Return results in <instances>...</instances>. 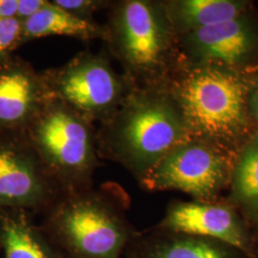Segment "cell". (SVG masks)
Listing matches in <instances>:
<instances>
[{"label":"cell","instance_id":"8fae6325","mask_svg":"<svg viewBox=\"0 0 258 258\" xmlns=\"http://www.w3.org/2000/svg\"><path fill=\"white\" fill-rule=\"evenodd\" d=\"M52 98L42 73L20 56L0 63V132H24Z\"/></svg>","mask_w":258,"mask_h":258},{"label":"cell","instance_id":"2e32d148","mask_svg":"<svg viewBox=\"0 0 258 258\" xmlns=\"http://www.w3.org/2000/svg\"><path fill=\"white\" fill-rule=\"evenodd\" d=\"M229 190L225 200L258 232V131L237 153Z\"/></svg>","mask_w":258,"mask_h":258},{"label":"cell","instance_id":"277c9868","mask_svg":"<svg viewBox=\"0 0 258 258\" xmlns=\"http://www.w3.org/2000/svg\"><path fill=\"white\" fill-rule=\"evenodd\" d=\"M104 42L137 86L165 83L181 61L164 0L112 1Z\"/></svg>","mask_w":258,"mask_h":258},{"label":"cell","instance_id":"9c48e42d","mask_svg":"<svg viewBox=\"0 0 258 258\" xmlns=\"http://www.w3.org/2000/svg\"><path fill=\"white\" fill-rule=\"evenodd\" d=\"M181 59L237 70L258 68V10L251 6L233 19L179 36Z\"/></svg>","mask_w":258,"mask_h":258},{"label":"cell","instance_id":"d6986e66","mask_svg":"<svg viewBox=\"0 0 258 258\" xmlns=\"http://www.w3.org/2000/svg\"><path fill=\"white\" fill-rule=\"evenodd\" d=\"M249 118L255 131H258V68L250 76L248 91Z\"/></svg>","mask_w":258,"mask_h":258},{"label":"cell","instance_id":"9a60e30c","mask_svg":"<svg viewBox=\"0 0 258 258\" xmlns=\"http://www.w3.org/2000/svg\"><path fill=\"white\" fill-rule=\"evenodd\" d=\"M53 36L73 37L83 41H104L106 31L105 26L96 20L79 19L49 1L44 9L22 22L21 42L25 44L34 39Z\"/></svg>","mask_w":258,"mask_h":258},{"label":"cell","instance_id":"30bf717a","mask_svg":"<svg viewBox=\"0 0 258 258\" xmlns=\"http://www.w3.org/2000/svg\"><path fill=\"white\" fill-rule=\"evenodd\" d=\"M154 228L218 240L251 258L257 256V231L225 199L215 202L173 200Z\"/></svg>","mask_w":258,"mask_h":258},{"label":"cell","instance_id":"6da1fadb","mask_svg":"<svg viewBox=\"0 0 258 258\" xmlns=\"http://www.w3.org/2000/svg\"><path fill=\"white\" fill-rule=\"evenodd\" d=\"M254 70L181 59L165 84L183 113L191 138L237 155L255 132L248 108Z\"/></svg>","mask_w":258,"mask_h":258},{"label":"cell","instance_id":"e0dca14e","mask_svg":"<svg viewBox=\"0 0 258 258\" xmlns=\"http://www.w3.org/2000/svg\"><path fill=\"white\" fill-rule=\"evenodd\" d=\"M22 22L18 19H0V63L22 45Z\"/></svg>","mask_w":258,"mask_h":258},{"label":"cell","instance_id":"52a82bcc","mask_svg":"<svg viewBox=\"0 0 258 258\" xmlns=\"http://www.w3.org/2000/svg\"><path fill=\"white\" fill-rule=\"evenodd\" d=\"M236 156L208 142L188 139L169 151L138 183L148 191L177 190L195 201L215 202L229 189Z\"/></svg>","mask_w":258,"mask_h":258},{"label":"cell","instance_id":"ffe728a7","mask_svg":"<svg viewBox=\"0 0 258 258\" xmlns=\"http://www.w3.org/2000/svg\"><path fill=\"white\" fill-rule=\"evenodd\" d=\"M48 4V0H19L16 19L23 22L34 17L39 11L44 9Z\"/></svg>","mask_w":258,"mask_h":258},{"label":"cell","instance_id":"ac0fdd59","mask_svg":"<svg viewBox=\"0 0 258 258\" xmlns=\"http://www.w3.org/2000/svg\"><path fill=\"white\" fill-rule=\"evenodd\" d=\"M52 2L75 17L84 20H95V13L108 10L112 4V1L106 0H54Z\"/></svg>","mask_w":258,"mask_h":258},{"label":"cell","instance_id":"7c38bea8","mask_svg":"<svg viewBox=\"0 0 258 258\" xmlns=\"http://www.w3.org/2000/svg\"><path fill=\"white\" fill-rule=\"evenodd\" d=\"M123 258H251L222 241L154 227L129 243Z\"/></svg>","mask_w":258,"mask_h":258},{"label":"cell","instance_id":"4fadbf2b","mask_svg":"<svg viewBox=\"0 0 258 258\" xmlns=\"http://www.w3.org/2000/svg\"><path fill=\"white\" fill-rule=\"evenodd\" d=\"M0 244L3 258H65L23 210H0Z\"/></svg>","mask_w":258,"mask_h":258},{"label":"cell","instance_id":"ba28073f","mask_svg":"<svg viewBox=\"0 0 258 258\" xmlns=\"http://www.w3.org/2000/svg\"><path fill=\"white\" fill-rule=\"evenodd\" d=\"M62 194L24 132H0V210L42 215Z\"/></svg>","mask_w":258,"mask_h":258},{"label":"cell","instance_id":"8992f818","mask_svg":"<svg viewBox=\"0 0 258 258\" xmlns=\"http://www.w3.org/2000/svg\"><path fill=\"white\" fill-rule=\"evenodd\" d=\"M41 73L54 99L94 124L109 120L135 86L113 68L105 52H80L62 66Z\"/></svg>","mask_w":258,"mask_h":258},{"label":"cell","instance_id":"44dd1931","mask_svg":"<svg viewBox=\"0 0 258 258\" xmlns=\"http://www.w3.org/2000/svg\"><path fill=\"white\" fill-rule=\"evenodd\" d=\"M19 0H0V19H15Z\"/></svg>","mask_w":258,"mask_h":258},{"label":"cell","instance_id":"7402d4cb","mask_svg":"<svg viewBox=\"0 0 258 258\" xmlns=\"http://www.w3.org/2000/svg\"><path fill=\"white\" fill-rule=\"evenodd\" d=\"M0 251H1V244H0Z\"/></svg>","mask_w":258,"mask_h":258},{"label":"cell","instance_id":"5bb4252c","mask_svg":"<svg viewBox=\"0 0 258 258\" xmlns=\"http://www.w3.org/2000/svg\"><path fill=\"white\" fill-rule=\"evenodd\" d=\"M164 3L178 37L233 19L253 6L248 0H164Z\"/></svg>","mask_w":258,"mask_h":258},{"label":"cell","instance_id":"3957f363","mask_svg":"<svg viewBox=\"0 0 258 258\" xmlns=\"http://www.w3.org/2000/svg\"><path fill=\"white\" fill-rule=\"evenodd\" d=\"M129 195L108 182L62 194L42 214L40 228L65 258H123L138 231L127 218Z\"/></svg>","mask_w":258,"mask_h":258},{"label":"cell","instance_id":"5b68a950","mask_svg":"<svg viewBox=\"0 0 258 258\" xmlns=\"http://www.w3.org/2000/svg\"><path fill=\"white\" fill-rule=\"evenodd\" d=\"M24 133L62 194L94 186L93 176L102 163L90 120L52 98Z\"/></svg>","mask_w":258,"mask_h":258},{"label":"cell","instance_id":"603a6c76","mask_svg":"<svg viewBox=\"0 0 258 258\" xmlns=\"http://www.w3.org/2000/svg\"><path fill=\"white\" fill-rule=\"evenodd\" d=\"M256 258H258V254H257V256H256Z\"/></svg>","mask_w":258,"mask_h":258},{"label":"cell","instance_id":"7a4b0ae2","mask_svg":"<svg viewBox=\"0 0 258 258\" xmlns=\"http://www.w3.org/2000/svg\"><path fill=\"white\" fill-rule=\"evenodd\" d=\"M96 136L100 158L124 167L137 181L191 138L165 83L135 85L116 113L99 125Z\"/></svg>","mask_w":258,"mask_h":258}]
</instances>
